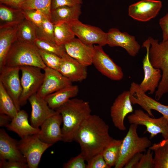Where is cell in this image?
Masks as SVG:
<instances>
[{
    "label": "cell",
    "instance_id": "obj_11",
    "mask_svg": "<svg viewBox=\"0 0 168 168\" xmlns=\"http://www.w3.org/2000/svg\"><path fill=\"white\" fill-rule=\"evenodd\" d=\"M129 91L133 105H139L152 117L154 116L152 110H155L161 114L168 121V106L163 105L148 96L140 88L139 84L136 82L131 83Z\"/></svg>",
    "mask_w": 168,
    "mask_h": 168
},
{
    "label": "cell",
    "instance_id": "obj_14",
    "mask_svg": "<svg viewBox=\"0 0 168 168\" xmlns=\"http://www.w3.org/2000/svg\"><path fill=\"white\" fill-rule=\"evenodd\" d=\"M128 91H124L115 99L111 107L110 114L114 126L121 131L126 130L124 120L126 116L133 112V109Z\"/></svg>",
    "mask_w": 168,
    "mask_h": 168
},
{
    "label": "cell",
    "instance_id": "obj_39",
    "mask_svg": "<svg viewBox=\"0 0 168 168\" xmlns=\"http://www.w3.org/2000/svg\"><path fill=\"white\" fill-rule=\"evenodd\" d=\"M85 159L80 153L76 156L71 158L63 165L64 168H86Z\"/></svg>",
    "mask_w": 168,
    "mask_h": 168
},
{
    "label": "cell",
    "instance_id": "obj_38",
    "mask_svg": "<svg viewBox=\"0 0 168 168\" xmlns=\"http://www.w3.org/2000/svg\"><path fill=\"white\" fill-rule=\"evenodd\" d=\"M149 149L146 153L143 154L139 162L135 168H154V160L153 152Z\"/></svg>",
    "mask_w": 168,
    "mask_h": 168
},
{
    "label": "cell",
    "instance_id": "obj_19",
    "mask_svg": "<svg viewBox=\"0 0 168 168\" xmlns=\"http://www.w3.org/2000/svg\"><path fill=\"white\" fill-rule=\"evenodd\" d=\"M63 46L67 54L82 64L87 67L92 64L93 45L86 44L75 38Z\"/></svg>",
    "mask_w": 168,
    "mask_h": 168
},
{
    "label": "cell",
    "instance_id": "obj_12",
    "mask_svg": "<svg viewBox=\"0 0 168 168\" xmlns=\"http://www.w3.org/2000/svg\"><path fill=\"white\" fill-rule=\"evenodd\" d=\"M75 36L85 43L103 46L107 44V34L99 28L82 23L79 20L69 23Z\"/></svg>",
    "mask_w": 168,
    "mask_h": 168
},
{
    "label": "cell",
    "instance_id": "obj_28",
    "mask_svg": "<svg viewBox=\"0 0 168 168\" xmlns=\"http://www.w3.org/2000/svg\"><path fill=\"white\" fill-rule=\"evenodd\" d=\"M75 36L69 23L63 22L54 24V37L56 44L64 46L74 39Z\"/></svg>",
    "mask_w": 168,
    "mask_h": 168
},
{
    "label": "cell",
    "instance_id": "obj_1",
    "mask_svg": "<svg viewBox=\"0 0 168 168\" xmlns=\"http://www.w3.org/2000/svg\"><path fill=\"white\" fill-rule=\"evenodd\" d=\"M109 127L99 116L91 114L76 135L74 141L80 147L81 153L88 162L100 153L114 139L109 133Z\"/></svg>",
    "mask_w": 168,
    "mask_h": 168
},
{
    "label": "cell",
    "instance_id": "obj_7",
    "mask_svg": "<svg viewBox=\"0 0 168 168\" xmlns=\"http://www.w3.org/2000/svg\"><path fill=\"white\" fill-rule=\"evenodd\" d=\"M52 145L42 141L38 134L21 138L18 141L19 149L26 158L29 168L38 167L43 154Z\"/></svg>",
    "mask_w": 168,
    "mask_h": 168
},
{
    "label": "cell",
    "instance_id": "obj_35",
    "mask_svg": "<svg viewBox=\"0 0 168 168\" xmlns=\"http://www.w3.org/2000/svg\"><path fill=\"white\" fill-rule=\"evenodd\" d=\"M34 43L39 49L55 54L62 58H65L69 56L67 54L63 46L41 40L37 39L35 40Z\"/></svg>",
    "mask_w": 168,
    "mask_h": 168
},
{
    "label": "cell",
    "instance_id": "obj_2",
    "mask_svg": "<svg viewBox=\"0 0 168 168\" xmlns=\"http://www.w3.org/2000/svg\"><path fill=\"white\" fill-rule=\"evenodd\" d=\"M55 110L61 115L62 141L71 142L80 128L91 114L88 102L78 98H71Z\"/></svg>",
    "mask_w": 168,
    "mask_h": 168
},
{
    "label": "cell",
    "instance_id": "obj_16",
    "mask_svg": "<svg viewBox=\"0 0 168 168\" xmlns=\"http://www.w3.org/2000/svg\"><path fill=\"white\" fill-rule=\"evenodd\" d=\"M162 7L160 0H141L129 6L128 14L135 20L147 21L156 16Z\"/></svg>",
    "mask_w": 168,
    "mask_h": 168
},
{
    "label": "cell",
    "instance_id": "obj_9",
    "mask_svg": "<svg viewBox=\"0 0 168 168\" xmlns=\"http://www.w3.org/2000/svg\"><path fill=\"white\" fill-rule=\"evenodd\" d=\"M20 71L19 67L4 66L0 69V82L13 100L18 111L21 110L20 98L22 92Z\"/></svg>",
    "mask_w": 168,
    "mask_h": 168
},
{
    "label": "cell",
    "instance_id": "obj_47",
    "mask_svg": "<svg viewBox=\"0 0 168 168\" xmlns=\"http://www.w3.org/2000/svg\"><path fill=\"white\" fill-rule=\"evenodd\" d=\"M168 142V139H166V140H162L161 142H162V143H165V142Z\"/></svg>",
    "mask_w": 168,
    "mask_h": 168
},
{
    "label": "cell",
    "instance_id": "obj_8",
    "mask_svg": "<svg viewBox=\"0 0 168 168\" xmlns=\"http://www.w3.org/2000/svg\"><path fill=\"white\" fill-rule=\"evenodd\" d=\"M128 119L131 124L145 126L146 131L150 134L151 138L161 133L164 140L168 139V121L163 116L156 119L139 109L135 110L128 116Z\"/></svg>",
    "mask_w": 168,
    "mask_h": 168
},
{
    "label": "cell",
    "instance_id": "obj_45",
    "mask_svg": "<svg viewBox=\"0 0 168 168\" xmlns=\"http://www.w3.org/2000/svg\"><path fill=\"white\" fill-rule=\"evenodd\" d=\"M26 0H0V4L10 7L19 8L21 4Z\"/></svg>",
    "mask_w": 168,
    "mask_h": 168
},
{
    "label": "cell",
    "instance_id": "obj_42",
    "mask_svg": "<svg viewBox=\"0 0 168 168\" xmlns=\"http://www.w3.org/2000/svg\"><path fill=\"white\" fill-rule=\"evenodd\" d=\"M82 3V0H52L51 10L63 6L81 5Z\"/></svg>",
    "mask_w": 168,
    "mask_h": 168
},
{
    "label": "cell",
    "instance_id": "obj_3",
    "mask_svg": "<svg viewBox=\"0 0 168 168\" xmlns=\"http://www.w3.org/2000/svg\"><path fill=\"white\" fill-rule=\"evenodd\" d=\"M4 66L21 67L32 66L43 70L47 66L35 43L25 42L17 39L14 42L6 57Z\"/></svg>",
    "mask_w": 168,
    "mask_h": 168
},
{
    "label": "cell",
    "instance_id": "obj_6",
    "mask_svg": "<svg viewBox=\"0 0 168 168\" xmlns=\"http://www.w3.org/2000/svg\"><path fill=\"white\" fill-rule=\"evenodd\" d=\"M22 92L20 98L21 106L26 104L29 98L36 94L43 83L44 74L40 68L32 66L20 67Z\"/></svg>",
    "mask_w": 168,
    "mask_h": 168
},
{
    "label": "cell",
    "instance_id": "obj_13",
    "mask_svg": "<svg viewBox=\"0 0 168 168\" xmlns=\"http://www.w3.org/2000/svg\"><path fill=\"white\" fill-rule=\"evenodd\" d=\"M142 47L146 50V53L142 61L144 78L139 84L140 88L145 92L149 91L153 94L155 92L162 77L161 71L154 68L152 64L149 57L150 44L148 39L142 44Z\"/></svg>",
    "mask_w": 168,
    "mask_h": 168
},
{
    "label": "cell",
    "instance_id": "obj_44",
    "mask_svg": "<svg viewBox=\"0 0 168 168\" xmlns=\"http://www.w3.org/2000/svg\"><path fill=\"white\" fill-rule=\"evenodd\" d=\"M143 154L141 153H138L132 157L124 166V168H135L136 166L139 162Z\"/></svg>",
    "mask_w": 168,
    "mask_h": 168
},
{
    "label": "cell",
    "instance_id": "obj_34",
    "mask_svg": "<svg viewBox=\"0 0 168 168\" xmlns=\"http://www.w3.org/2000/svg\"><path fill=\"white\" fill-rule=\"evenodd\" d=\"M51 0H26L21 4L19 8L36 10L50 18Z\"/></svg>",
    "mask_w": 168,
    "mask_h": 168
},
{
    "label": "cell",
    "instance_id": "obj_23",
    "mask_svg": "<svg viewBox=\"0 0 168 168\" xmlns=\"http://www.w3.org/2000/svg\"><path fill=\"white\" fill-rule=\"evenodd\" d=\"M6 128L10 131L17 133L21 138L38 134L39 128H36L30 124L28 120V115L24 110L18 111Z\"/></svg>",
    "mask_w": 168,
    "mask_h": 168
},
{
    "label": "cell",
    "instance_id": "obj_15",
    "mask_svg": "<svg viewBox=\"0 0 168 168\" xmlns=\"http://www.w3.org/2000/svg\"><path fill=\"white\" fill-rule=\"evenodd\" d=\"M43 70V81L36 93L41 98L44 99L48 95L72 85V82L58 71L47 67Z\"/></svg>",
    "mask_w": 168,
    "mask_h": 168
},
{
    "label": "cell",
    "instance_id": "obj_20",
    "mask_svg": "<svg viewBox=\"0 0 168 168\" xmlns=\"http://www.w3.org/2000/svg\"><path fill=\"white\" fill-rule=\"evenodd\" d=\"M28 100L31 107L30 124L35 128H39L46 119L57 113L49 107L44 99L36 93L31 96Z\"/></svg>",
    "mask_w": 168,
    "mask_h": 168
},
{
    "label": "cell",
    "instance_id": "obj_27",
    "mask_svg": "<svg viewBox=\"0 0 168 168\" xmlns=\"http://www.w3.org/2000/svg\"><path fill=\"white\" fill-rule=\"evenodd\" d=\"M25 19L22 9L0 4V27L18 25Z\"/></svg>",
    "mask_w": 168,
    "mask_h": 168
},
{
    "label": "cell",
    "instance_id": "obj_25",
    "mask_svg": "<svg viewBox=\"0 0 168 168\" xmlns=\"http://www.w3.org/2000/svg\"><path fill=\"white\" fill-rule=\"evenodd\" d=\"M18 26L0 27V69L4 66L7 54L17 40Z\"/></svg>",
    "mask_w": 168,
    "mask_h": 168
},
{
    "label": "cell",
    "instance_id": "obj_40",
    "mask_svg": "<svg viewBox=\"0 0 168 168\" xmlns=\"http://www.w3.org/2000/svg\"><path fill=\"white\" fill-rule=\"evenodd\" d=\"M86 168H110L104 158L102 152L96 155L87 162Z\"/></svg>",
    "mask_w": 168,
    "mask_h": 168
},
{
    "label": "cell",
    "instance_id": "obj_29",
    "mask_svg": "<svg viewBox=\"0 0 168 168\" xmlns=\"http://www.w3.org/2000/svg\"><path fill=\"white\" fill-rule=\"evenodd\" d=\"M149 149L154 152V168H168V142L155 143Z\"/></svg>",
    "mask_w": 168,
    "mask_h": 168
},
{
    "label": "cell",
    "instance_id": "obj_22",
    "mask_svg": "<svg viewBox=\"0 0 168 168\" xmlns=\"http://www.w3.org/2000/svg\"><path fill=\"white\" fill-rule=\"evenodd\" d=\"M62 62L58 71L72 82H81L87 77L86 67L69 56L63 58Z\"/></svg>",
    "mask_w": 168,
    "mask_h": 168
},
{
    "label": "cell",
    "instance_id": "obj_5",
    "mask_svg": "<svg viewBox=\"0 0 168 168\" xmlns=\"http://www.w3.org/2000/svg\"><path fill=\"white\" fill-rule=\"evenodd\" d=\"M138 125L132 124L121 144L117 161L115 168H122L128 160L138 153L146 152L152 145L147 137H140L138 134Z\"/></svg>",
    "mask_w": 168,
    "mask_h": 168
},
{
    "label": "cell",
    "instance_id": "obj_21",
    "mask_svg": "<svg viewBox=\"0 0 168 168\" xmlns=\"http://www.w3.org/2000/svg\"><path fill=\"white\" fill-rule=\"evenodd\" d=\"M0 160L27 162L19 149L18 141L11 137L3 128L0 129Z\"/></svg>",
    "mask_w": 168,
    "mask_h": 168
},
{
    "label": "cell",
    "instance_id": "obj_24",
    "mask_svg": "<svg viewBox=\"0 0 168 168\" xmlns=\"http://www.w3.org/2000/svg\"><path fill=\"white\" fill-rule=\"evenodd\" d=\"M81 13V5L60 7L51 10L50 20L54 25L63 22L70 23L79 20Z\"/></svg>",
    "mask_w": 168,
    "mask_h": 168
},
{
    "label": "cell",
    "instance_id": "obj_10",
    "mask_svg": "<svg viewBox=\"0 0 168 168\" xmlns=\"http://www.w3.org/2000/svg\"><path fill=\"white\" fill-rule=\"evenodd\" d=\"M92 64L102 74L114 81L122 79L124 73L121 68L116 64L104 51L102 46L94 45Z\"/></svg>",
    "mask_w": 168,
    "mask_h": 168
},
{
    "label": "cell",
    "instance_id": "obj_43",
    "mask_svg": "<svg viewBox=\"0 0 168 168\" xmlns=\"http://www.w3.org/2000/svg\"><path fill=\"white\" fill-rule=\"evenodd\" d=\"M159 24L162 32V41L168 39V12L159 21Z\"/></svg>",
    "mask_w": 168,
    "mask_h": 168
},
{
    "label": "cell",
    "instance_id": "obj_33",
    "mask_svg": "<svg viewBox=\"0 0 168 168\" xmlns=\"http://www.w3.org/2000/svg\"><path fill=\"white\" fill-rule=\"evenodd\" d=\"M54 25L49 18L46 17L42 24L36 27L37 39L55 44L54 37Z\"/></svg>",
    "mask_w": 168,
    "mask_h": 168
},
{
    "label": "cell",
    "instance_id": "obj_26",
    "mask_svg": "<svg viewBox=\"0 0 168 168\" xmlns=\"http://www.w3.org/2000/svg\"><path fill=\"white\" fill-rule=\"evenodd\" d=\"M79 91L77 86L72 85L48 95L44 99L49 107L55 110L69 99L76 96Z\"/></svg>",
    "mask_w": 168,
    "mask_h": 168
},
{
    "label": "cell",
    "instance_id": "obj_31",
    "mask_svg": "<svg viewBox=\"0 0 168 168\" xmlns=\"http://www.w3.org/2000/svg\"><path fill=\"white\" fill-rule=\"evenodd\" d=\"M18 112L13 100L0 82V114H7L13 119Z\"/></svg>",
    "mask_w": 168,
    "mask_h": 168
},
{
    "label": "cell",
    "instance_id": "obj_30",
    "mask_svg": "<svg viewBox=\"0 0 168 168\" xmlns=\"http://www.w3.org/2000/svg\"><path fill=\"white\" fill-rule=\"evenodd\" d=\"M36 39V26L25 19L18 26L17 39L25 42L34 43Z\"/></svg>",
    "mask_w": 168,
    "mask_h": 168
},
{
    "label": "cell",
    "instance_id": "obj_46",
    "mask_svg": "<svg viewBox=\"0 0 168 168\" xmlns=\"http://www.w3.org/2000/svg\"><path fill=\"white\" fill-rule=\"evenodd\" d=\"M12 118L8 115L3 114H0V126L7 127L11 121Z\"/></svg>",
    "mask_w": 168,
    "mask_h": 168
},
{
    "label": "cell",
    "instance_id": "obj_17",
    "mask_svg": "<svg viewBox=\"0 0 168 168\" xmlns=\"http://www.w3.org/2000/svg\"><path fill=\"white\" fill-rule=\"evenodd\" d=\"M107 34V44L110 47H122L132 57H135L138 53L140 45L134 36L115 28L110 29Z\"/></svg>",
    "mask_w": 168,
    "mask_h": 168
},
{
    "label": "cell",
    "instance_id": "obj_36",
    "mask_svg": "<svg viewBox=\"0 0 168 168\" xmlns=\"http://www.w3.org/2000/svg\"><path fill=\"white\" fill-rule=\"evenodd\" d=\"M39 51L43 62L50 68L58 71L63 58L53 54L39 49Z\"/></svg>",
    "mask_w": 168,
    "mask_h": 168
},
{
    "label": "cell",
    "instance_id": "obj_32",
    "mask_svg": "<svg viewBox=\"0 0 168 168\" xmlns=\"http://www.w3.org/2000/svg\"><path fill=\"white\" fill-rule=\"evenodd\" d=\"M122 141L114 139L102 152L104 160L110 168L114 166L116 163Z\"/></svg>",
    "mask_w": 168,
    "mask_h": 168
},
{
    "label": "cell",
    "instance_id": "obj_4",
    "mask_svg": "<svg viewBox=\"0 0 168 168\" xmlns=\"http://www.w3.org/2000/svg\"><path fill=\"white\" fill-rule=\"evenodd\" d=\"M147 39L150 44L149 57L151 62L162 72L161 79L155 92V99L157 101L168 92V39L161 42L151 37Z\"/></svg>",
    "mask_w": 168,
    "mask_h": 168
},
{
    "label": "cell",
    "instance_id": "obj_37",
    "mask_svg": "<svg viewBox=\"0 0 168 168\" xmlns=\"http://www.w3.org/2000/svg\"><path fill=\"white\" fill-rule=\"evenodd\" d=\"M22 10L25 18L32 22L36 27L40 26L45 18L47 17L36 10L22 9Z\"/></svg>",
    "mask_w": 168,
    "mask_h": 168
},
{
    "label": "cell",
    "instance_id": "obj_41",
    "mask_svg": "<svg viewBox=\"0 0 168 168\" xmlns=\"http://www.w3.org/2000/svg\"><path fill=\"white\" fill-rule=\"evenodd\" d=\"M27 162L12 160H0V168H27Z\"/></svg>",
    "mask_w": 168,
    "mask_h": 168
},
{
    "label": "cell",
    "instance_id": "obj_18",
    "mask_svg": "<svg viewBox=\"0 0 168 168\" xmlns=\"http://www.w3.org/2000/svg\"><path fill=\"white\" fill-rule=\"evenodd\" d=\"M62 117L58 112L46 119L41 126L38 133L40 139L44 142L53 145L62 140L61 125Z\"/></svg>",
    "mask_w": 168,
    "mask_h": 168
}]
</instances>
